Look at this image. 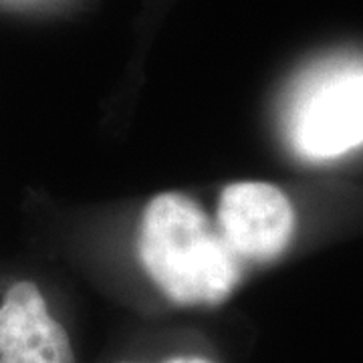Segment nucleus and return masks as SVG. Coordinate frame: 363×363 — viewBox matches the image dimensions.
<instances>
[{
    "label": "nucleus",
    "mask_w": 363,
    "mask_h": 363,
    "mask_svg": "<svg viewBox=\"0 0 363 363\" xmlns=\"http://www.w3.org/2000/svg\"><path fill=\"white\" fill-rule=\"evenodd\" d=\"M138 248L143 269L180 305H218L240 279L233 248L180 192L157 194L145 206Z\"/></svg>",
    "instance_id": "obj_1"
},
{
    "label": "nucleus",
    "mask_w": 363,
    "mask_h": 363,
    "mask_svg": "<svg viewBox=\"0 0 363 363\" xmlns=\"http://www.w3.org/2000/svg\"><path fill=\"white\" fill-rule=\"evenodd\" d=\"M218 224L236 257L269 262L289 247L295 230V210L272 184L236 182L222 190Z\"/></svg>",
    "instance_id": "obj_2"
},
{
    "label": "nucleus",
    "mask_w": 363,
    "mask_h": 363,
    "mask_svg": "<svg viewBox=\"0 0 363 363\" xmlns=\"http://www.w3.org/2000/svg\"><path fill=\"white\" fill-rule=\"evenodd\" d=\"M301 156L327 160L363 143V71L325 77L301 105L293 128Z\"/></svg>",
    "instance_id": "obj_3"
},
{
    "label": "nucleus",
    "mask_w": 363,
    "mask_h": 363,
    "mask_svg": "<svg viewBox=\"0 0 363 363\" xmlns=\"http://www.w3.org/2000/svg\"><path fill=\"white\" fill-rule=\"evenodd\" d=\"M0 363H75L65 327L30 281L9 286L0 303Z\"/></svg>",
    "instance_id": "obj_4"
},
{
    "label": "nucleus",
    "mask_w": 363,
    "mask_h": 363,
    "mask_svg": "<svg viewBox=\"0 0 363 363\" xmlns=\"http://www.w3.org/2000/svg\"><path fill=\"white\" fill-rule=\"evenodd\" d=\"M164 363H212L208 359H202V357H172L168 362Z\"/></svg>",
    "instance_id": "obj_5"
}]
</instances>
